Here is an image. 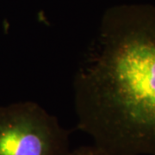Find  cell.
<instances>
[{"mask_svg": "<svg viewBox=\"0 0 155 155\" xmlns=\"http://www.w3.org/2000/svg\"><path fill=\"white\" fill-rule=\"evenodd\" d=\"M67 155H116L111 153L106 150L101 148L99 147L93 146H85L80 147L78 148L70 150Z\"/></svg>", "mask_w": 155, "mask_h": 155, "instance_id": "3957f363", "label": "cell"}, {"mask_svg": "<svg viewBox=\"0 0 155 155\" xmlns=\"http://www.w3.org/2000/svg\"><path fill=\"white\" fill-rule=\"evenodd\" d=\"M77 127L116 155H155V6L108 9L73 78Z\"/></svg>", "mask_w": 155, "mask_h": 155, "instance_id": "6da1fadb", "label": "cell"}, {"mask_svg": "<svg viewBox=\"0 0 155 155\" xmlns=\"http://www.w3.org/2000/svg\"><path fill=\"white\" fill-rule=\"evenodd\" d=\"M70 133L35 102L0 106V155H67Z\"/></svg>", "mask_w": 155, "mask_h": 155, "instance_id": "7a4b0ae2", "label": "cell"}]
</instances>
